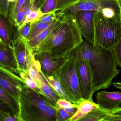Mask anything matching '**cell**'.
<instances>
[{
    "instance_id": "603a6c76",
    "label": "cell",
    "mask_w": 121,
    "mask_h": 121,
    "mask_svg": "<svg viewBox=\"0 0 121 121\" xmlns=\"http://www.w3.org/2000/svg\"><path fill=\"white\" fill-rule=\"evenodd\" d=\"M30 0H26L24 4L17 12L14 20L15 27L17 28L24 22L27 10L31 4Z\"/></svg>"
},
{
    "instance_id": "7402d4cb",
    "label": "cell",
    "mask_w": 121,
    "mask_h": 121,
    "mask_svg": "<svg viewBox=\"0 0 121 121\" xmlns=\"http://www.w3.org/2000/svg\"><path fill=\"white\" fill-rule=\"evenodd\" d=\"M77 105L78 104H74L70 100L61 98L57 102L56 108L62 109L73 116L76 112Z\"/></svg>"
},
{
    "instance_id": "3957f363",
    "label": "cell",
    "mask_w": 121,
    "mask_h": 121,
    "mask_svg": "<svg viewBox=\"0 0 121 121\" xmlns=\"http://www.w3.org/2000/svg\"><path fill=\"white\" fill-rule=\"evenodd\" d=\"M19 104L20 121H56V107L46 96L27 86L22 91Z\"/></svg>"
},
{
    "instance_id": "6da1fadb",
    "label": "cell",
    "mask_w": 121,
    "mask_h": 121,
    "mask_svg": "<svg viewBox=\"0 0 121 121\" xmlns=\"http://www.w3.org/2000/svg\"><path fill=\"white\" fill-rule=\"evenodd\" d=\"M69 56H80L87 62L92 77L93 94L99 90L109 88L113 79L119 73L112 49L93 45L83 40Z\"/></svg>"
},
{
    "instance_id": "7a4b0ae2",
    "label": "cell",
    "mask_w": 121,
    "mask_h": 121,
    "mask_svg": "<svg viewBox=\"0 0 121 121\" xmlns=\"http://www.w3.org/2000/svg\"><path fill=\"white\" fill-rule=\"evenodd\" d=\"M83 41L74 15H68L61 17L59 24L33 54L46 52L56 58H67Z\"/></svg>"
},
{
    "instance_id": "5bb4252c",
    "label": "cell",
    "mask_w": 121,
    "mask_h": 121,
    "mask_svg": "<svg viewBox=\"0 0 121 121\" xmlns=\"http://www.w3.org/2000/svg\"><path fill=\"white\" fill-rule=\"evenodd\" d=\"M0 91V110L18 117L20 121V107L19 102L1 87Z\"/></svg>"
},
{
    "instance_id": "44dd1931",
    "label": "cell",
    "mask_w": 121,
    "mask_h": 121,
    "mask_svg": "<svg viewBox=\"0 0 121 121\" xmlns=\"http://www.w3.org/2000/svg\"><path fill=\"white\" fill-rule=\"evenodd\" d=\"M54 21L44 23L38 21L32 23L29 35L27 39V42L29 41L36 38L39 34L46 29Z\"/></svg>"
},
{
    "instance_id": "d590c367",
    "label": "cell",
    "mask_w": 121,
    "mask_h": 121,
    "mask_svg": "<svg viewBox=\"0 0 121 121\" xmlns=\"http://www.w3.org/2000/svg\"><path fill=\"white\" fill-rule=\"evenodd\" d=\"M113 85L117 88L121 89V83L114 82L113 83Z\"/></svg>"
},
{
    "instance_id": "8fae6325",
    "label": "cell",
    "mask_w": 121,
    "mask_h": 121,
    "mask_svg": "<svg viewBox=\"0 0 121 121\" xmlns=\"http://www.w3.org/2000/svg\"><path fill=\"white\" fill-rule=\"evenodd\" d=\"M34 55L40 62L42 73L45 75L54 76H56L67 59L56 58L46 52Z\"/></svg>"
},
{
    "instance_id": "1f68e13d",
    "label": "cell",
    "mask_w": 121,
    "mask_h": 121,
    "mask_svg": "<svg viewBox=\"0 0 121 121\" xmlns=\"http://www.w3.org/2000/svg\"><path fill=\"white\" fill-rule=\"evenodd\" d=\"M0 121H20V120L14 115L0 110Z\"/></svg>"
},
{
    "instance_id": "e0dca14e",
    "label": "cell",
    "mask_w": 121,
    "mask_h": 121,
    "mask_svg": "<svg viewBox=\"0 0 121 121\" xmlns=\"http://www.w3.org/2000/svg\"><path fill=\"white\" fill-rule=\"evenodd\" d=\"M60 20L61 17L56 18L46 29L39 34L36 38L29 41L27 42L28 47L33 53L37 49L43 41L59 24Z\"/></svg>"
},
{
    "instance_id": "7c38bea8",
    "label": "cell",
    "mask_w": 121,
    "mask_h": 121,
    "mask_svg": "<svg viewBox=\"0 0 121 121\" xmlns=\"http://www.w3.org/2000/svg\"><path fill=\"white\" fill-rule=\"evenodd\" d=\"M0 67L20 76V69L12 47L1 41L0 45Z\"/></svg>"
},
{
    "instance_id": "e575fe53",
    "label": "cell",
    "mask_w": 121,
    "mask_h": 121,
    "mask_svg": "<svg viewBox=\"0 0 121 121\" xmlns=\"http://www.w3.org/2000/svg\"><path fill=\"white\" fill-rule=\"evenodd\" d=\"M57 18L56 12H52L44 15L39 20V22L44 23L50 22L54 21Z\"/></svg>"
},
{
    "instance_id": "f35d334b",
    "label": "cell",
    "mask_w": 121,
    "mask_h": 121,
    "mask_svg": "<svg viewBox=\"0 0 121 121\" xmlns=\"http://www.w3.org/2000/svg\"><path fill=\"white\" fill-rule=\"evenodd\" d=\"M31 0V3H32L33 2H34V0Z\"/></svg>"
},
{
    "instance_id": "4fadbf2b",
    "label": "cell",
    "mask_w": 121,
    "mask_h": 121,
    "mask_svg": "<svg viewBox=\"0 0 121 121\" xmlns=\"http://www.w3.org/2000/svg\"><path fill=\"white\" fill-rule=\"evenodd\" d=\"M96 102L100 107L111 110L119 108L121 104V93L102 90L97 93Z\"/></svg>"
},
{
    "instance_id": "836d02e7",
    "label": "cell",
    "mask_w": 121,
    "mask_h": 121,
    "mask_svg": "<svg viewBox=\"0 0 121 121\" xmlns=\"http://www.w3.org/2000/svg\"><path fill=\"white\" fill-rule=\"evenodd\" d=\"M118 65L121 67V39L113 48Z\"/></svg>"
},
{
    "instance_id": "9c48e42d",
    "label": "cell",
    "mask_w": 121,
    "mask_h": 121,
    "mask_svg": "<svg viewBox=\"0 0 121 121\" xmlns=\"http://www.w3.org/2000/svg\"><path fill=\"white\" fill-rule=\"evenodd\" d=\"M69 56L76 59L77 71L83 98L93 101L92 77L87 62L80 56Z\"/></svg>"
},
{
    "instance_id": "30bf717a",
    "label": "cell",
    "mask_w": 121,
    "mask_h": 121,
    "mask_svg": "<svg viewBox=\"0 0 121 121\" xmlns=\"http://www.w3.org/2000/svg\"><path fill=\"white\" fill-rule=\"evenodd\" d=\"M95 12L80 10L73 15L83 37L93 45L95 44L93 17Z\"/></svg>"
},
{
    "instance_id": "d4e9b609",
    "label": "cell",
    "mask_w": 121,
    "mask_h": 121,
    "mask_svg": "<svg viewBox=\"0 0 121 121\" xmlns=\"http://www.w3.org/2000/svg\"><path fill=\"white\" fill-rule=\"evenodd\" d=\"M26 0H17L13 3H10L8 19L14 25L16 15L19 10L24 4Z\"/></svg>"
},
{
    "instance_id": "484cf974",
    "label": "cell",
    "mask_w": 121,
    "mask_h": 121,
    "mask_svg": "<svg viewBox=\"0 0 121 121\" xmlns=\"http://www.w3.org/2000/svg\"><path fill=\"white\" fill-rule=\"evenodd\" d=\"M57 3V0H45L39 9L44 14L55 12Z\"/></svg>"
},
{
    "instance_id": "ffe728a7",
    "label": "cell",
    "mask_w": 121,
    "mask_h": 121,
    "mask_svg": "<svg viewBox=\"0 0 121 121\" xmlns=\"http://www.w3.org/2000/svg\"><path fill=\"white\" fill-rule=\"evenodd\" d=\"M43 73L49 85L57 93L59 96L61 98L70 100L68 96L64 90L59 80L55 76L45 75Z\"/></svg>"
},
{
    "instance_id": "5b68a950",
    "label": "cell",
    "mask_w": 121,
    "mask_h": 121,
    "mask_svg": "<svg viewBox=\"0 0 121 121\" xmlns=\"http://www.w3.org/2000/svg\"><path fill=\"white\" fill-rule=\"evenodd\" d=\"M55 77L60 81L71 102L78 104L84 99L81 93L75 58L68 56Z\"/></svg>"
},
{
    "instance_id": "52a82bcc",
    "label": "cell",
    "mask_w": 121,
    "mask_h": 121,
    "mask_svg": "<svg viewBox=\"0 0 121 121\" xmlns=\"http://www.w3.org/2000/svg\"><path fill=\"white\" fill-rule=\"evenodd\" d=\"M15 27L12 41L13 49L20 71L26 72L29 66L34 58V55L28 47L26 40L19 35L17 27Z\"/></svg>"
},
{
    "instance_id": "f1b7e54d",
    "label": "cell",
    "mask_w": 121,
    "mask_h": 121,
    "mask_svg": "<svg viewBox=\"0 0 121 121\" xmlns=\"http://www.w3.org/2000/svg\"><path fill=\"white\" fill-rule=\"evenodd\" d=\"M32 24V23H26L20 28L17 29L19 35L26 40L31 30Z\"/></svg>"
},
{
    "instance_id": "f546056e",
    "label": "cell",
    "mask_w": 121,
    "mask_h": 121,
    "mask_svg": "<svg viewBox=\"0 0 121 121\" xmlns=\"http://www.w3.org/2000/svg\"><path fill=\"white\" fill-rule=\"evenodd\" d=\"M10 3L8 0H0V15L8 18Z\"/></svg>"
},
{
    "instance_id": "4316f807",
    "label": "cell",
    "mask_w": 121,
    "mask_h": 121,
    "mask_svg": "<svg viewBox=\"0 0 121 121\" xmlns=\"http://www.w3.org/2000/svg\"><path fill=\"white\" fill-rule=\"evenodd\" d=\"M44 15L42 13L40 9L38 10L37 11L32 12L27 15L25 17L24 22L22 24L19 26L18 28H20L23 25L26 23H33L36 22H38L40 20L41 18Z\"/></svg>"
},
{
    "instance_id": "8d00e7d4",
    "label": "cell",
    "mask_w": 121,
    "mask_h": 121,
    "mask_svg": "<svg viewBox=\"0 0 121 121\" xmlns=\"http://www.w3.org/2000/svg\"><path fill=\"white\" fill-rule=\"evenodd\" d=\"M119 8L120 10V20L121 23V0H117Z\"/></svg>"
},
{
    "instance_id": "ba28073f",
    "label": "cell",
    "mask_w": 121,
    "mask_h": 121,
    "mask_svg": "<svg viewBox=\"0 0 121 121\" xmlns=\"http://www.w3.org/2000/svg\"><path fill=\"white\" fill-rule=\"evenodd\" d=\"M0 85L1 87L14 97L19 103L22 91L27 86L19 76L1 67Z\"/></svg>"
},
{
    "instance_id": "2e32d148",
    "label": "cell",
    "mask_w": 121,
    "mask_h": 121,
    "mask_svg": "<svg viewBox=\"0 0 121 121\" xmlns=\"http://www.w3.org/2000/svg\"><path fill=\"white\" fill-rule=\"evenodd\" d=\"M94 101L88 99L82 100L77 105V110L73 115L68 121H80L94 108L99 107Z\"/></svg>"
},
{
    "instance_id": "8992f818",
    "label": "cell",
    "mask_w": 121,
    "mask_h": 121,
    "mask_svg": "<svg viewBox=\"0 0 121 121\" xmlns=\"http://www.w3.org/2000/svg\"><path fill=\"white\" fill-rule=\"evenodd\" d=\"M112 8L119 10L117 0H80L79 2L63 11L56 13L57 18L68 15H73L80 10L99 12Z\"/></svg>"
},
{
    "instance_id": "cb8c5ba5",
    "label": "cell",
    "mask_w": 121,
    "mask_h": 121,
    "mask_svg": "<svg viewBox=\"0 0 121 121\" xmlns=\"http://www.w3.org/2000/svg\"><path fill=\"white\" fill-rule=\"evenodd\" d=\"M20 76L27 86L45 96L41 89L38 87L36 82L30 77L27 72L24 71H20Z\"/></svg>"
},
{
    "instance_id": "d6a6232c",
    "label": "cell",
    "mask_w": 121,
    "mask_h": 121,
    "mask_svg": "<svg viewBox=\"0 0 121 121\" xmlns=\"http://www.w3.org/2000/svg\"><path fill=\"white\" fill-rule=\"evenodd\" d=\"M57 110L56 121H68L72 115L62 109H56Z\"/></svg>"
},
{
    "instance_id": "74e56055",
    "label": "cell",
    "mask_w": 121,
    "mask_h": 121,
    "mask_svg": "<svg viewBox=\"0 0 121 121\" xmlns=\"http://www.w3.org/2000/svg\"><path fill=\"white\" fill-rule=\"evenodd\" d=\"M10 3H13L15 2L17 0H8Z\"/></svg>"
},
{
    "instance_id": "277c9868",
    "label": "cell",
    "mask_w": 121,
    "mask_h": 121,
    "mask_svg": "<svg viewBox=\"0 0 121 121\" xmlns=\"http://www.w3.org/2000/svg\"><path fill=\"white\" fill-rule=\"evenodd\" d=\"M93 21L94 45L113 49L121 39L120 20L106 18L100 12H95Z\"/></svg>"
},
{
    "instance_id": "83f0119b",
    "label": "cell",
    "mask_w": 121,
    "mask_h": 121,
    "mask_svg": "<svg viewBox=\"0 0 121 121\" xmlns=\"http://www.w3.org/2000/svg\"><path fill=\"white\" fill-rule=\"evenodd\" d=\"M80 0H57V5L55 10V12H61L73 5L76 4Z\"/></svg>"
},
{
    "instance_id": "d6986e66",
    "label": "cell",
    "mask_w": 121,
    "mask_h": 121,
    "mask_svg": "<svg viewBox=\"0 0 121 121\" xmlns=\"http://www.w3.org/2000/svg\"><path fill=\"white\" fill-rule=\"evenodd\" d=\"M109 114V110L99 106L94 108L80 121H105Z\"/></svg>"
},
{
    "instance_id": "ac0fdd59",
    "label": "cell",
    "mask_w": 121,
    "mask_h": 121,
    "mask_svg": "<svg viewBox=\"0 0 121 121\" xmlns=\"http://www.w3.org/2000/svg\"><path fill=\"white\" fill-rule=\"evenodd\" d=\"M41 89L51 104L56 107L58 100L61 98L57 93L51 87L43 75Z\"/></svg>"
},
{
    "instance_id": "9a60e30c",
    "label": "cell",
    "mask_w": 121,
    "mask_h": 121,
    "mask_svg": "<svg viewBox=\"0 0 121 121\" xmlns=\"http://www.w3.org/2000/svg\"><path fill=\"white\" fill-rule=\"evenodd\" d=\"M15 26L11 23L8 18L0 15V41L12 47V41L14 34Z\"/></svg>"
},
{
    "instance_id": "4dcf8cb0",
    "label": "cell",
    "mask_w": 121,
    "mask_h": 121,
    "mask_svg": "<svg viewBox=\"0 0 121 121\" xmlns=\"http://www.w3.org/2000/svg\"><path fill=\"white\" fill-rule=\"evenodd\" d=\"M44 1L45 0H34V2L30 4L27 10L25 17L31 13L39 10Z\"/></svg>"
}]
</instances>
